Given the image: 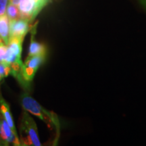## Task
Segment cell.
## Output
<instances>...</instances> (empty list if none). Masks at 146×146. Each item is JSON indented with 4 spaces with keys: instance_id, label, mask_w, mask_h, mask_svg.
<instances>
[{
    "instance_id": "cell-8",
    "label": "cell",
    "mask_w": 146,
    "mask_h": 146,
    "mask_svg": "<svg viewBox=\"0 0 146 146\" xmlns=\"http://www.w3.org/2000/svg\"><path fill=\"white\" fill-rule=\"evenodd\" d=\"M0 111H1V114H2L4 119L6 120L7 123H8L9 126H10L12 130L13 131V132L15 133L16 135H17L16 133V130L15 129V126L14 124V120L12 118V114L10 112V106L2 98H0Z\"/></svg>"
},
{
    "instance_id": "cell-14",
    "label": "cell",
    "mask_w": 146,
    "mask_h": 146,
    "mask_svg": "<svg viewBox=\"0 0 146 146\" xmlns=\"http://www.w3.org/2000/svg\"><path fill=\"white\" fill-rule=\"evenodd\" d=\"M9 3V0H0V16L5 15Z\"/></svg>"
},
{
    "instance_id": "cell-1",
    "label": "cell",
    "mask_w": 146,
    "mask_h": 146,
    "mask_svg": "<svg viewBox=\"0 0 146 146\" xmlns=\"http://www.w3.org/2000/svg\"><path fill=\"white\" fill-rule=\"evenodd\" d=\"M21 103L22 106L25 111L31 112L35 116H37L48 125H50L51 123L56 124L54 118L52 116L53 114L51 115V113L45 110L37 102H36V100H35L28 94H25L22 96Z\"/></svg>"
},
{
    "instance_id": "cell-10",
    "label": "cell",
    "mask_w": 146,
    "mask_h": 146,
    "mask_svg": "<svg viewBox=\"0 0 146 146\" xmlns=\"http://www.w3.org/2000/svg\"><path fill=\"white\" fill-rule=\"evenodd\" d=\"M6 15L8 16L10 21L21 18L20 12L17 5L12 4V3H11L10 2H9L8 7H7L6 9Z\"/></svg>"
},
{
    "instance_id": "cell-2",
    "label": "cell",
    "mask_w": 146,
    "mask_h": 146,
    "mask_svg": "<svg viewBox=\"0 0 146 146\" xmlns=\"http://www.w3.org/2000/svg\"><path fill=\"white\" fill-rule=\"evenodd\" d=\"M24 38L10 37L8 44V51L3 63L4 64L10 65L14 62L21 60L22 45Z\"/></svg>"
},
{
    "instance_id": "cell-11",
    "label": "cell",
    "mask_w": 146,
    "mask_h": 146,
    "mask_svg": "<svg viewBox=\"0 0 146 146\" xmlns=\"http://www.w3.org/2000/svg\"><path fill=\"white\" fill-rule=\"evenodd\" d=\"M36 71H37V70H36V69L27 66L24 64L22 66V75H23L24 79L27 82L31 81L33 79Z\"/></svg>"
},
{
    "instance_id": "cell-7",
    "label": "cell",
    "mask_w": 146,
    "mask_h": 146,
    "mask_svg": "<svg viewBox=\"0 0 146 146\" xmlns=\"http://www.w3.org/2000/svg\"><path fill=\"white\" fill-rule=\"evenodd\" d=\"M0 37L8 45L10 40V19L6 14L0 16Z\"/></svg>"
},
{
    "instance_id": "cell-12",
    "label": "cell",
    "mask_w": 146,
    "mask_h": 146,
    "mask_svg": "<svg viewBox=\"0 0 146 146\" xmlns=\"http://www.w3.org/2000/svg\"><path fill=\"white\" fill-rule=\"evenodd\" d=\"M7 51H8V45H5L3 41L0 42V63H3Z\"/></svg>"
},
{
    "instance_id": "cell-13",
    "label": "cell",
    "mask_w": 146,
    "mask_h": 146,
    "mask_svg": "<svg viewBox=\"0 0 146 146\" xmlns=\"http://www.w3.org/2000/svg\"><path fill=\"white\" fill-rule=\"evenodd\" d=\"M0 137H1V140L3 141L5 145H8V137H7L6 134H5L4 129H3V123H2V118L0 117Z\"/></svg>"
},
{
    "instance_id": "cell-4",
    "label": "cell",
    "mask_w": 146,
    "mask_h": 146,
    "mask_svg": "<svg viewBox=\"0 0 146 146\" xmlns=\"http://www.w3.org/2000/svg\"><path fill=\"white\" fill-rule=\"evenodd\" d=\"M18 8L21 18L29 23L33 21L41 10L34 0H21Z\"/></svg>"
},
{
    "instance_id": "cell-5",
    "label": "cell",
    "mask_w": 146,
    "mask_h": 146,
    "mask_svg": "<svg viewBox=\"0 0 146 146\" xmlns=\"http://www.w3.org/2000/svg\"><path fill=\"white\" fill-rule=\"evenodd\" d=\"M29 23V22L22 18L10 21V38H25L30 29Z\"/></svg>"
},
{
    "instance_id": "cell-16",
    "label": "cell",
    "mask_w": 146,
    "mask_h": 146,
    "mask_svg": "<svg viewBox=\"0 0 146 146\" xmlns=\"http://www.w3.org/2000/svg\"><path fill=\"white\" fill-rule=\"evenodd\" d=\"M5 64L3 63H0V81L4 77H6L5 73Z\"/></svg>"
},
{
    "instance_id": "cell-18",
    "label": "cell",
    "mask_w": 146,
    "mask_h": 146,
    "mask_svg": "<svg viewBox=\"0 0 146 146\" xmlns=\"http://www.w3.org/2000/svg\"><path fill=\"white\" fill-rule=\"evenodd\" d=\"M0 42H1V37H0Z\"/></svg>"
},
{
    "instance_id": "cell-6",
    "label": "cell",
    "mask_w": 146,
    "mask_h": 146,
    "mask_svg": "<svg viewBox=\"0 0 146 146\" xmlns=\"http://www.w3.org/2000/svg\"><path fill=\"white\" fill-rule=\"evenodd\" d=\"M35 26L33 27V32H31V39L30 45L28 56H36V55H47V47L43 43H39L35 39Z\"/></svg>"
},
{
    "instance_id": "cell-15",
    "label": "cell",
    "mask_w": 146,
    "mask_h": 146,
    "mask_svg": "<svg viewBox=\"0 0 146 146\" xmlns=\"http://www.w3.org/2000/svg\"><path fill=\"white\" fill-rule=\"evenodd\" d=\"M35 2L37 3V5H39V8L42 10L44 7L46 5L47 3H49V2L51 1V0H34Z\"/></svg>"
},
{
    "instance_id": "cell-17",
    "label": "cell",
    "mask_w": 146,
    "mask_h": 146,
    "mask_svg": "<svg viewBox=\"0 0 146 146\" xmlns=\"http://www.w3.org/2000/svg\"><path fill=\"white\" fill-rule=\"evenodd\" d=\"M20 1H21V0H9V2L15 5H17V6L19 4Z\"/></svg>"
},
{
    "instance_id": "cell-3",
    "label": "cell",
    "mask_w": 146,
    "mask_h": 146,
    "mask_svg": "<svg viewBox=\"0 0 146 146\" xmlns=\"http://www.w3.org/2000/svg\"><path fill=\"white\" fill-rule=\"evenodd\" d=\"M22 129L31 140L33 145H41L39 135H38L37 127L35 120L29 116L27 112H23L22 118Z\"/></svg>"
},
{
    "instance_id": "cell-9",
    "label": "cell",
    "mask_w": 146,
    "mask_h": 146,
    "mask_svg": "<svg viewBox=\"0 0 146 146\" xmlns=\"http://www.w3.org/2000/svg\"><path fill=\"white\" fill-rule=\"evenodd\" d=\"M47 55H36L28 56L24 64L30 68L38 70L39 67L45 61Z\"/></svg>"
}]
</instances>
